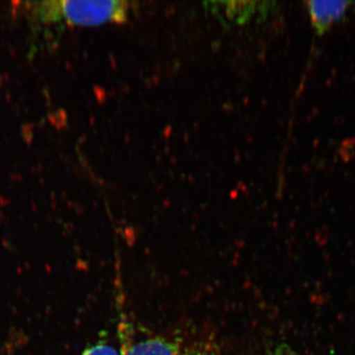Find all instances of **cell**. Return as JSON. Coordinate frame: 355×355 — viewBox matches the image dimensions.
<instances>
[{"mask_svg": "<svg viewBox=\"0 0 355 355\" xmlns=\"http://www.w3.org/2000/svg\"><path fill=\"white\" fill-rule=\"evenodd\" d=\"M28 10L42 22L64 21L70 25L95 26L107 22L123 23L128 19L135 3L104 0H46L27 2Z\"/></svg>", "mask_w": 355, "mask_h": 355, "instance_id": "1", "label": "cell"}, {"mask_svg": "<svg viewBox=\"0 0 355 355\" xmlns=\"http://www.w3.org/2000/svg\"><path fill=\"white\" fill-rule=\"evenodd\" d=\"M121 324V355H221L216 343L205 338L157 335L133 340L128 324Z\"/></svg>", "mask_w": 355, "mask_h": 355, "instance_id": "2", "label": "cell"}, {"mask_svg": "<svg viewBox=\"0 0 355 355\" xmlns=\"http://www.w3.org/2000/svg\"><path fill=\"white\" fill-rule=\"evenodd\" d=\"M350 1H309L307 11L312 27L318 35L330 31L349 12Z\"/></svg>", "mask_w": 355, "mask_h": 355, "instance_id": "3", "label": "cell"}, {"mask_svg": "<svg viewBox=\"0 0 355 355\" xmlns=\"http://www.w3.org/2000/svg\"><path fill=\"white\" fill-rule=\"evenodd\" d=\"M212 12L229 23H244L256 14L266 15L270 11V3L256 1L211 2Z\"/></svg>", "mask_w": 355, "mask_h": 355, "instance_id": "4", "label": "cell"}, {"mask_svg": "<svg viewBox=\"0 0 355 355\" xmlns=\"http://www.w3.org/2000/svg\"><path fill=\"white\" fill-rule=\"evenodd\" d=\"M81 355H121V352L112 343L100 340L92 347H88Z\"/></svg>", "mask_w": 355, "mask_h": 355, "instance_id": "5", "label": "cell"}, {"mask_svg": "<svg viewBox=\"0 0 355 355\" xmlns=\"http://www.w3.org/2000/svg\"><path fill=\"white\" fill-rule=\"evenodd\" d=\"M268 355H299L286 345H279L270 350Z\"/></svg>", "mask_w": 355, "mask_h": 355, "instance_id": "6", "label": "cell"}]
</instances>
